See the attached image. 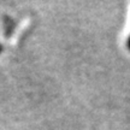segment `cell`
I'll list each match as a JSON object with an SVG mask.
<instances>
[{"label": "cell", "instance_id": "1", "mask_svg": "<svg viewBox=\"0 0 130 130\" xmlns=\"http://www.w3.org/2000/svg\"><path fill=\"white\" fill-rule=\"evenodd\" d=\"M128 45H129V48H130V37H129V41H128Z\"/></svg>", "mask_w": 130, "mask_h": 130}, {"label": "cell", "instance_id": "2", "mask_svg": "<svg viewBox=\"0 0 130 130\" xmlns=\"http://www.w3.org/2000/svg\"><path fill=\"white\" fill-rule=\"evenodd\" d=\"M1 50H3V47H1V45H0V52H1Z\"/></svg>", "mask_w": 130, "mask_h": 130}]
</instances>
